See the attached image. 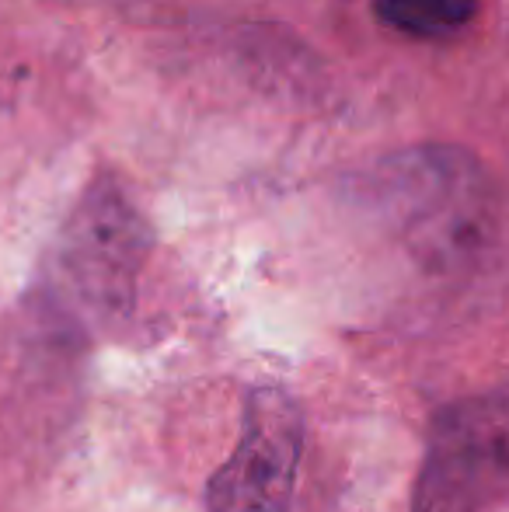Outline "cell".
<instances>
[{
	"label": "cell",
	"instance_id": "1",
	"mask_svg": "<svg viewBox=\"0 0 509 512\" xmlns=\"http://www.w3.org/2000/svg\"><path fill=\"white\" fill-rule=\"evenodd\" d=\"M509 499V398H464L436 415L412 512H492Z\"/></svg>",
	"mask_w": 509,
	"mask_h": 512
},
{
	"label": "cell",
	"instance_id": "2",
	"mask_svg": "<svg viewBox=\"0 0 509 512\" xmlns=\"http://www.w3.org/2000/svg\"><path fill=\"white\" fill-rule=\"evenodd\" d=\"M381 189L387 213L426 262L454 265L482 241V196L454 157H405L391 164Z\"/></svg>",
	"mask_w": 509,
	"mask_h": 512
},
{
	"label": "cell",
	"instance_id": "3",
	"mask_svg": "<svg viewBox=\"0 0 509 512\" xmlns=\"http://www.w3.org/2000/svg\"><path fill=\"white\" fill-rule=\"evenodd\" d=\"M304 418L290 394L262 387L248 398L241 436L210 478V512H286L297 488Z\"/></svg>",
	"mask_w": 509,
	"mask_h": 512
},
{
	"label": "cell",
	"instance_id": "4",
	"mask_svg": "<svg viewBox=\"0 0 509 512\" xmlns=\"http://www.w3.org/2000/svg\"><path fill=\"white\" fill-rule=\"evenodd\" d=\"M147 248V227L123 192L95 189L63 234L60 265L84 307L95 314H123L133 304Z\"/></svg>",
	"mask_w": 509,
	"mask_h": 512
},
{
	"label": "cell",
	"instance_id": "5",
	"mask_svg": "<svg viewBox=\"0 0 509 512\" xmlns=\"http://www.w3.org/2000/svg\"><path fill=\"white\" fill-rule=\"evenodd\" d=\"M377 18L415 39H443L471 25L482 0H374Z\"/></svg>",
	"mask_w": 509,
	"mask_h": 512
}]
</instances>
